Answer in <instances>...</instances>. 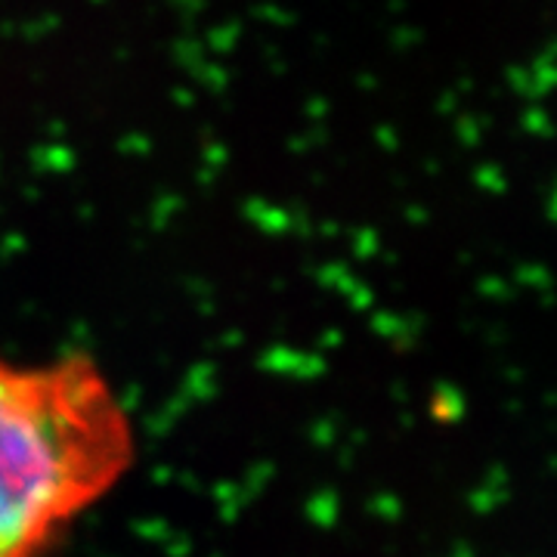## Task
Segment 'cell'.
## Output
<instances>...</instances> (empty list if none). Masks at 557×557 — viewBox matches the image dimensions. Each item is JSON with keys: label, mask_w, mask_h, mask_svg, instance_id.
Returning a JSON list of instances; mask_svg holds the SVG:
<instances>
[{"label": "cell", "mask_w": 557, "mask_h": 557, "mask_svg": "<svg viewBox=\"0 0 557 557\" xmlns=\"http://www.w3.org/2000/svg\"><path fill=\"white\" fill-rule=\"evenodd\" d=\"M137 461V428L87 354H0V557H47Z\"/></svg>", "instance_id": "cell-1"}]
</instances>
